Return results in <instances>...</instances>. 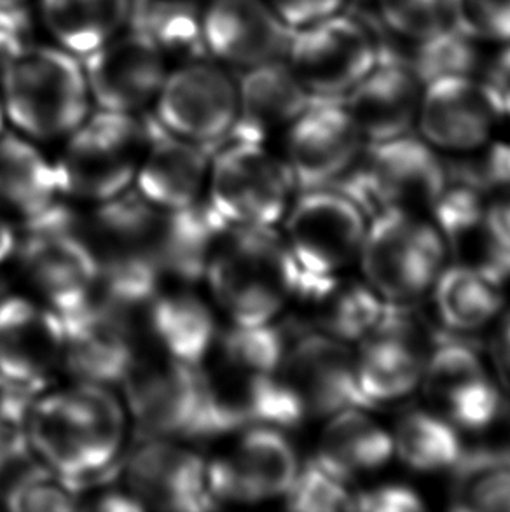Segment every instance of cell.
Masks as SVG:
<instances>
[{
  "label": "cell",
  "mask_w": 510,
  "mask_h": 512,
  "mask_svg": "<svg viewBox=\"0 0 510 512\" xmlns=\"http://www.w3.org/2000/svg\"><path fill=\"white\" fill-rule=\"evenodd\" d=\"M420 385L430 409L458 430L490 429L504 413L500 388L465 341L437 334Z\"/></svg>",
  "instance_id": "e0dca14e"
},
{
  "label": "cell",
  "mask_w": 510,
  "mask_h": 512,
  "mask_svg": "<svg viewBox=\"0 0 510 512\" xmlns=\"http://www.w3.org/2000/svg\"><path fill=\"white\" fill-rule=\"evenodd\" d=\"M268 2L290 30L308 27L352 7V0H268Z\"/></svg>",
  "instance_id": "f6af8a7d"
},
{
  "label": "cell",
  "mask_w": 510,
  "mask_h": 512,
  "mask_svg": "<svg viewBox=\"0 0 510 512\" xmlns=\"http://www.w3.org/2000/svg\"><path fill=\"white\" fill-rule=\"evenodd\" d=\"M294 301L308 306L311 331L336 340L360 341L378 326L386 303L367 284L301 271Z\"/></svg>",
  "instance_id": "f546056e"
},
{
  "label": "cell",
  "mask_w": 510,
  "mask_h": 512,
  "mask_svg": "<svg viewBox=\"0 0 510 512\" xmlns=\"http://www.w3.org/2000/svg\"><path fill=\"white\" fill-rule=\"evenodd\" d=\"M149 118V137L133 189L152 207L179 212L205 200L212 153L166 132Z\"/></svg>",
  "instance_id": "4316f807"
},
{
  "label": "cell",
  "mask_w": 510,
  "mask_h": 512,
  "mask_svg": "<svg viewBox=\"0 0 510 512\" xmlns=\"http://www.w3.org/2000/svg\"><path fill=\"white\" fill-rule=\"evenodd\" d=\"M207 0H131L130 25L156 44L170 62L207 56L203 9Z\"/></svg>",
  "instance_id": "836d02e7"
},
{
  "label": "cell",
  "mask_w": 510,
  "mask_h": 512,
  "mask_svg": "<svg viewBox=\"0 0 510 512\" xmlns=\"http://www.w3.org/2000/svg\"><path fill=\"white\" fill-rule=\"evenodd\" d=\"M119 387L140 437L196 436L201 413L196 367L142 346Z\"/></svg>",
  "instance_id": "5bb4252c"
},
{
  "label": "cell",
  "mask_w": 510,
  "mask_h": 512,
  "mask_svg": "<svg viewBox=\"0 0 510 512\" xmlns=\"http://www.w3.org/2000/svg\"><path fill=\"white\" fill-rule=\"evenodd\" d=\"M484 231L490 270L504 280L510 277V194L486 208Z\"/></svg>",
  "instance_id": "ee69618b"
},
{
  "label": "cell",
  "mask_w": 510,
  "mask_h": 512,
  "mask_svg": "<svg viewBox=\"0 0 510 512\" xmlns=\"http://www.w3.org/2000/svg\"><path fill=\"white\" fill-rule=\"evenodd\" d=\"M420 319L409 306L388 305L378 326L360 340L355 376L367 408L400 401L421 383L430 348Z\"/></svg>",
  "instance_id": "d6986e66"
},
{
  "label": "cell",
  "mask_w": 510,
  "mask_h": 512,
  "mask_svg": "<svg viewBox=\"0 0 510 512\" xmlns=\"http://www.w3.org/2000/svg\"><path fill=\"white\" fill-rule=\"evenodd\" d=\"M142 346L198 366L221 331L214 303L186 282H165L137 308Z\"/></svg>",
  "instance_id": "484cf974"
},
{
  "label": "cell",
  "mask_w": 510,
  "mask_h": 512,
  "mask_svg": "<svg viewBox=\"0 0 510 512\" xmlns=\"http://www.w3.org/2000/svg\"><path fill=\"white\" fill-rule=\"evenodd\" d=\"M392 439L393 455L418 472L453 469L465 453L458 429L432 409L406 413L397 423Z\"/></svg>",
  "instance_id": "d590c367"
},
{
  "label": "cell",
  "mask_w": 510,
  "mask_h": 512,
  "mask_svg": "<svg viewBox=\"0 0 510 512\" xmlns=\"http://www.w3.org/2000/svg\"><path fill=\"white\" fill-rule=\"evenodd\" d=\"M0 104L14 132L41 142L63 140L93 111L81 58L37 41L0 69Z\"/></svg>",
  "instance_id": "277c9868"
},
{
  "label": "cell",
  "mask_w": 510,
  "mask_h": 512,
  "mask_svg": "<svg viewBox=\"0 0 510 512\" xmlns=\"http://www.w3.org/2000/svg\"><path fill=\"white\" fill-rule=\"evenodd\" d=\"M34 13L49 42L84 58L128 28L131 0H37Z\"/></svg>",
  "instance_id": "1f68e13d"
},
{
  "label": "cell",
  "mask_w": 510,
  "mask_h": 512,
  "mask_svg": "<svg viewBox=\"0 0 510 512\" xmlns=\"http://www.w3.org/2000/svg\"><path fill=\"white\" fill-rule=\"evenodd\" d=\"M393 457V439L364 408H346L329 416L318 441L315 462L341 481H353L381 469Z\"/></svg>",
  "instance_id": "4dcf8cb0"
},
{
  "label": "cell",
  "mask_w": 510,
  "mask_h": 512,
  "mask_svg": "<svg viewBox=\"0 0 510 512\" xmlns=\"http://www.w3.org/2000/svg\"><path fill=\"white\" fill-rule=\"evenodd\" d=\"M290 30L268 0H207L203 46L215 62L233 72L285 58Z\"/></svg>",
  "instance_id": "cb8c5ba5"
},
{
  "label": "cell",
  "mask_w": 510,
  "mask_h": 512,
  "mask_svg": "<svg viewBox=\"0 0 510 512\" xmlns=\"http://www.w3.org/2000/svg\"><path fill=\"white\" fill-rule=\"evenodd\" d=\"M55 161L18 132L0 133V215L23 226L62 205Z\"/></svg>",
  "instance_id": "f1b7e54d"
},
{
  "label": "cell",
  "mask_w": 510,
  "mask_h": 512,
  "mask_svg": "<svg viewBox=\"0 0 510 512\" xmlns=\"http://www.w3.org/2000/svg\"><path fill=\"white\" fill-rule=\"evenodd\" d=\"M287 334L276 324L221 329L196 366L201 413L196 436H228L252 423L276 425L278 369Z\"/></svg>",
  "instance_id": "7a4b0ae2"
},
{
  "label": "cell",
  "mask_w": 510,
  "mask_h": 512,
  "mask_svg": "<svg viewBox=\"0 0 510 512\" xmlns=\"http://www.w3.org/2000/svg\"><path fill=\"white\" fill-rule=\"evenodd\" d=\"M212 154L205 201L235 228H275L297 189L287 163L266 142L228 137Z\"/></svg>",
  "instance_id": "8992f818"
},
{
  "label": "cell",
  "mask_w": 510,
  "mask_h": 512,
  "mask_svg": "<svg viewBox=\"0 0 510 512\" xmlns=\"http://www.w3.org/2000/svg\"><path fill=\"white\" fill-rule=\"evenodd\" d=\"M93 109L142 114L165 83L170 60L147 37L126 28L81 58Z\"/></svg>",
  "instance_id": "7402d4cb"
},
{
  "label": "cell",
  "mask_w": 510,
  "mask_h": 512,
  "mask_svg": "<svg viewBox=\"0 0 510 512\" xmlns=\"http://www.w3.org/2000/svg\"><path fill=\"white\" fill-rule=\"evenodd\" d=\"M6 118H4V111H2V104H0V133L6 130Z\"/></svg>",
  "instance_id": "816d5d0a"
},
{
  "label": "cell",
  "mask_w": 510,
  "mask_h": 512,
  "mask_svg": "<svg viewBox=\"0 0 510 512\" xmlns=\"http://www.w3.org/2000/svg\"><path fill=\"white\" fill-rule=\"evenodd\" d=\"M37 18L28 4L0 7V69L37 42Z\"/></svg>",
  "instance_id": "7bdbcfd3"
},
{
  "label": "cell",
  "mask_w": 510,
  "mask_h": 512,
  "mask_svg": "<svg viewBox=\"0 0 510 512\" xmlns=\"http://www.w3.org/2000/svg\"><path fill=\"white\" fill-rule=\"evenodd\" d=\"M374 16L388 34L418 41L449 23V0H371Z\"/></svg>",
  "instance_id": "ab89813d"
},
{
  "label": "cell",
  "mask_w": 510,
  "mask_h": 512,
  "mask_svg": "<svg viewBox=\"0 0 510 512\" xmlns=\"http://www.w3.org/2000/svg\"><path fill=\"white\" fill-rule=\"evenodd\" d=\"M421 91L423 81L404 51L383 42L378 62L343 98V104L366 144H374L414 132Z\"/></svg>",
  "instance_id": "d4e9b609"
},
{
  "label": "cell",
  "mask_w": 510,
  "mask_h": 512,
  "mask_svg": "<svg viewBox=\"0 0 510 512\" xmlns=\"http://www.w3.org/2000/svg\"><path fill=\"white\" fill-rule=\"evenodd\" d=\"M283 135V160L303 191L331 186L366 146L343 100L331 98H313Z\"/></svg>",
  "instance_id": "44dd1931"
},
{
  "label": "cell",
  "mask_w": 510,
  "mask_h": 512,
  "mask_svg": "<svg viewBox=\"0 0 510 512\" xmlns=\"http://www.w3.org/2000/svg\"><path fill=\"white\" fill-rule=\"evenodd\" d=\"M446 247L432 222L409 210H383L373 215L360 247L367 285L388 305H414L444 270Z\"/></svg>",
  "instance_id": "52a82bcc"
},
{
  "label": "cell",
  "mask_w": 510,
  "mask_h": 512,
  "mask_svg": "<svg viewBox=\"0 0 510 512\" xmlns=\"http://www.w3.org/2000/svg\"><path fill=\"white\" fill-rule=\"evenodd\" d=\"M28 0H0V7H16L25 6Z\"/></svg>",
  "instance_id": "f907efd6"
},
{
  "label": "cell",
  "mask_w": 510,
  "mask_h": 512,
  "mask_svg": "<svg viewBox=\"0 0 510 512\" xmlns=\"http://www.w3.org/2000/svg\"><path fill=\"white\" fill-rule=\"evenodd\" d=\"M406 44L411 49L404 51V55L423 84L439 77L483 74L488 62L484 58L486 48L472 41L451 21L432 34Z\"/></svg>",
  "instance_id": "8d00e7d4"
},
{
  "label": "cell",
  "mask_w": 510,
  "mask_h": 512,
  "mask_svg": "<svg viewBox=\"0 0 510 512\" xmlns=\"http://www.w3.org/2000/svg\"><path fill=\"white\" fill-rule=\"evenodd\" d=\"M2 502L14 512H58L79 509V493L69 479L35 460L14 479Z\"/></svg>",
  "instance_id": "f35d334b"
},
{
  "label": "cell",
  "mask_w": 510,
  "mask_h": 512,
  "mask_svg": "<svg viewBox=\"0 0 510 512\" xmlns=\"http://www.w3.org/2000/svg\"><path fill=\"white\" fill-rule=\"evenodd\" d=\"M128 423L125 404L111 388L76 381L32 399L28 443L41 464L77 486L118 465Z\"/></svg>",
  "instance_id": "6da1fadb"
},
{
  "label": "cell",
  "mask_w": 510,
  "mask_h": 512,
  "mask_svg": "<svg viewBox=\"0 0 510 512\" xmlns=\"http://www.w3.org/2000/svg\"><path fill=\"white\" fill-rule=\"evenodd\" d=\"M481 76L495 93L504 112L505 123H510V46L497 49L495 56L484 65Z\"/></svg>",
  "instance_id": "7dc6e473"
},
{
  "label": "cell",
  "mask_w": 510,
  "mask_h": 512,
  "mask_svg": "<svg viewBox=\"0 0 510 512\" xmlns=\"http://www.w3.org/2000/svg\"><path fill=\"white\" fill-rule=\"evenodd\" d=\"M453 471L451 509L510 511V448L463 453Z\"/></svg>",
  "instance_id": "e575fe53"
},
{
  "label": "cell",
  "mask_w": 510,
  "mask_h": 512,
  "mask_svg": "<svg viewBox=\"0 0 510 512\" xmlns=\"http://www.w3.org/2000/svg\"><path fill=\"white\" fill-rule=\"evenodd\" d=\"M285 500L292 511L336 512L353 509V495L345 481L332 476L315 460L299 469Z\"/></svg>",
  "instance_id": "b9f144b4"
},
{
  "label": "cell",
  "mask_w": 510,
  "mask_h": 512,
  "mask_svg": "<svg viewBox=\"0 0 510 512\" xmlns=\"http://www.w3.org/2000/svg\"><path fill=\"white\" fill-rule=\"evenodd\" d=\"M432 292L437 315L451 333H474L483 329L504 306L502 278L474 264L444 268Z\"/></svg>",
  "instance_id": "d6a6232c"
},
{
  "label": "cell",
  "mask_w": 510,
  "mask_h": 512,
  "mask_svg": "<svg viewBox=\"0 0 510 512\" xmlns=\"http://www.w3.org/2000/svg\"><path fill=\"white\" fill-rule=\"evenodd\" d=\"M285 243L299 270L311 277H334L355 257L366 235V214L334 187L308 189L292 201Z\"/></svg>",
  "instance_id": "9a60e30c"
},
{
  "label": "cell",
  "mask_w": 510,
  "mask_h": 512,
  "mask_svg": "<svg viewBox=\"0 0 510 512\" xmlns=\"http://www.w3.org/2000/svg\"><path fill=\"white\" fill-rule=\"evenodd\" d=\"M311 100L285 58L243 70L238 74V118L229 137L266 142L285 132Z\"/></svg>",
  "instance_id": "83f0119b"
},
{
  "label": "cell",
  "mask_w": 510,
  "mask_h": 512,
  "mask_svg": "<svg viewBox=\"0 0 510 512\" xmlns=\"http://www.w3.org/2000/svg\"><path fill=\"white\" fill-rule=\"evenodd\" d=\"M62 366V315L34 296H0V378L34 394Z\"/></svg>",
  "instance_id": "603a6c76"
},
{
  "label": "cell",
  "mask_w": 510,
  "mask_h": 512,
  "mask_svg": "<svg viewBox=\"0 0 510 512\" xmlns=\"http://www.w3.org/2000/svg\"><path fill=\"white\" fill-rule=\"evenodd\" d=\"M353 509L367 512H413L423 509V500L413 488L399 483L376 486L353 495Z\"/></svg>",
  "instance_id": "bcb514c9"
},
{
  "label": "cell",
  "mask_w": 510,
  "mask_h": 512,
  "mask_svg": "<svg viewBox=\"0 0 510 512\" xmlns=\"http://www.w3.org/2000/svg\"><path fill=\"white\" fill-rule=\"evenodd\" d=\"M491 352H493V362L497 366L498 376L510 392V313H507L498 324Z\"/></svg>",
  "instance_id": "c3c4849f"
},
{
  "label": "cell",
  "mask_w": 510,
  "mask_h": 512,
  "mask_svg": "<svg viewBox=\"0 0 510 512\" xmlns=\"http://www.w3.org/2000/svg\"><path fill=\"white\" fill-rule=\"evenodd\" d=\"M16 242H18V238H16L11 222L7 221L4 215H0V266L6 263L9 257L14 256Z\"/></svg>",
  "instance_id": "681fc988"
},
{
  "label": "cell",
  "mask_w": 510,
  "mask_h": 512,
  "mask_svg": "<svg viewBox=\"0 0 510 512\" xmlns=\"http://www.w3.org/2000/svg\"><path fill=\"white\" fill-rule=\"evenodd\" d=\"M504 125V112L481 74L439 77L423 84L414 130L434 149L481 151Z\"/></svg>",
  "instance_id": "ac0fdd59"
},
{
  "label": "cell",
  "mask_w": 510,
  "mask_h": 512,
  "mask_svg": "<svg viewBox=\"0 0 510 512\" xmlns=\"http://www.w3.org/2000/svg\"><path fill=\"white\" fill-rule=\"evenodd\" d=\"M151 118L180 139L210 149L233 133L238 77L210 56L177 62L151 105Z\"/></svg>",
  "instance_id": "7c38bea8"
},
{
  "label": "cell",
  "mask_w": 510,
  "mask_h": 512,
  "mask_svg": "<svg viewBox=\"0 0 510 512\" xmlns=\"http://www.w3.org/2000/svg\"><path fill=\"white\" fill-rule=\"evenodd\" d=\"M448 167L413 132L366 144L359 158L331 186L348 196L364 214L388 208L416 212L432 208L446 184Z\"/></svg>",
  "instance_id": "ba28073f"
},
{
  "label": "cell",
  "mask_w": 510,
  "mask_h": 512,
  "mask_svg": "<svg viewBox=\"0 0 510 512\" xmlns=\"http://www.w3.org/2000/svg\"><path fill=\"white\" fill-rule=\"evenodd\" d=\"M346 408H367L348 343L317 331L287 341L278 369L276 427L290 429Z\"/></svg>",
  "instance_id": "9c48e42d"
},
{
  "label": "cell",
  "mask_w": 510,
  "mask_h": 512,
  "mask_svg": "<svg viewBox=\"0 0 510 512\" xmlns=\"http://www.w3.org/2000/svg\"><path fill=\"white\" fill-rule=\"evenodd\" d=\"M149 137V118L93 109L62 140L55 160L63 198L100 205L133 189Z\"/></svg>",
  "instance_id": "5b68a950"
},
{
  "label": "cell",
  "mask_w": 510,
  "mask_h": 512,
  "mask_svg": "<svg viewBox=\"0 0 510 512\" xmlns=\"http://www.w3.org/2000/svg\"><path fill=\"white\" fill-rule=\"evenodd\" d=\"M62 320V371L84 383L119 385L142 348L137 308L97 294Z\"/></svg>",
  "instance_id": "2e32d148"
},
{
  "label": "cell",
  "mask_w": 510,
  "mask_h": 512,
  "mask_svg": "<svg viewBox=\"0 0 510 512\" xmlns=\"http://www.w3.org/2000/svg\"><path fill=\"white\" fill-rule=\"evenodd\" d=\"M449 21L483 48L510 46V0H449Z\"/></svg>",
  "instance_id": "60d3db41"
},
{
  "label": "cell",
  "mask_w": 510,
  "mask_h": 512,
  "mask_svg": "<svg viewBox=\"0 0 510 512\" xmlns=\"http://www.w3.org/2000/svg\"><path fill=\"white\" fill-rule=\"evenodd\" d=\"M207 460L208 492L219 504H261L285 497L301 469L296 448L276 425L252 423Z\"/></svg>",
  "instance_id": "4fadbf2b"
},
{
  "label": "cell",
  "mask_w": 510,
  "mask_h": 512,
  "mask_svg": "<svg viewBox=\"0 0 510 512\" xmlns=\"http://www.w3.org/2000/svg\"><path fill=\"white\" fill-rule=\"evenodd\" d=\"M32 395L0 378V499L14 479L37 460L27 434Z\"/></svg>",
  "instance_id": "74e56055"
},
{
  "label": "cell",
  "mask_w": 510,
  "mask_h": 512,
  "mask_svg": "<svg viewBox=\"0 0 510 512\" xmlns=\"http://www.w3.org/2000/svg\"><path fill=\"white\" fill-rule=\"evenodd\" d=\"M383 41L353 9L292 30L285 60L311 98L343 100L371 72Z\"/></svg>",
  "instance_id": "8fae6325"
},
{
  "label": "cell",
  "mask_w": 510,
  "mask_h": 512,
  "mask_svg": "<svg viewBox=\"0 0 510 512\" xmlns=\"http://www.w3.org/2000/svg\"><path fill=\"white\" fill-rule=\"evenodd\" d=\"M23 228L14 256L35 299L65 315L97 296V257L67 208L58 205Z\"/></svg>",
  "instance_id": "30bf717a"
},
{
  "label": "cell",
  "mask_w": 510,
  "mask_h": 512,
  "mask_svg": "<svg viewBox=\"0 0 510 512\" xmlns=\"http://www.w3.org/2000/svg\"><path fill=\"white\" fill-rule=\"evenodd\" d=\"M125 490L138 506L159 511H205L207 460L173 437H140L123 464Z\"/></svg>",
  "instance_id": "ffe728a7"
},
{
  "label": "cell",
  "mask_w": 510,
  "mask_h": 512,
  "mask_svg": "<svg viewBox=\"0 0 510 512\" xmlns=\"http://www.w3.org/2000/svg\"><path fill=\"white\" fill-rule=\"evenodd\" d=\"M203 280L229 324L269 326L294 303L301 270L275 228L226 226L210 252Z\"/></svg>",
  "instance_id": "3957f363"
}]
</instances>
